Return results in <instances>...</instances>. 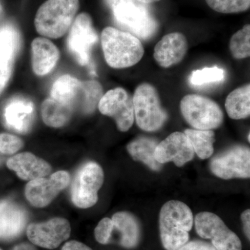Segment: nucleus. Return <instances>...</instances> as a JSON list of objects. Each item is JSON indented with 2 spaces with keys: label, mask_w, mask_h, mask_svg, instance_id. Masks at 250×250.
<instances>
[{
  "label": "nucleus",
  "mask_w": 250,
  "mask_h": 250,
  "mask_svg": "<svg viewBox=\"0 0 250 250\" xmlns=\"http://www.w3.org/2000/svg\"><path fill=\"white\" fill-rule=\"evenodd\" d=\"M192 210L184 202L170 200L159 213L161 243L166 250H177L188 242L193 225Z\"/></svg>",
  "instance_id": "1"
},
{
  "label": "nucleus",
  "mask_w": 250,
  "mask_h": 250,
  "mask_svg": "<svg viewBox=\"0 0 250 250\" xmlns=\"http://www.w3.org/2000/svg\"><path fill=\"white\" fill-rule=\"evenodd\" d=\"M101 41L105 60L113 68L134 66L144 55L141 41L127 31L106 27L102 33Z\"/></svg>",
  "instance_id": "2"
},
{
  "label": "nucleus",
  "mask_w": 250,
  "mask_h": 250,
  "mask_svg": "<svg viewBox=\"0 0 250 250\" xmlns=\"http://www.w3.org/2000/svg\"><path fill=\"white\" fill-rule=\"evenodd\" d=\"M113 18L118 25L137 38L151 39L159 28V24L147 4L137 0H106Z\"/></svg>",
  "instance_id": "3"
},
{
  "label": "nucleus",
  "mask_w": 250,
  "mask_h": 250,
  "mask_svg": "<svg viewBox=\"0 0 250 250\" xmlns=\"http://www.w3.org/2000/svg\"><path fill=\"white\" fill-rule=\"evenodd\" d=\"M79 8V0H47L36 13V31L49 39L62 37L71 27Z\"/></svg>",
  "instance_id": "4"
},
{
  "label": "nucleus",
  "mask_w": 250,
  "mask_h": 250,
  "mask_svg": "<svg viewBox=\"0 0 250 250\" xmlns=\"http://www.w3.org/2000/svg\"><path fill=\"white\" fill-rule=\"evenodd\" d=\"M133 103L134 119L143 131H158L168 118L167 112L161 106L157 90L150 83H141L136 88Z\"/></svg>",
  "instance_id": "5"
},
{
  "label": "nucleus",
  "mask_w": 250,
  "mask_h": 250,
  "mask_svg": "<svg viewBox=\"0 0 250 250\" xmlns=\"http://www.w3.org/2000/svg\"><path fill=\"white\" fill-rule=\"evenodd\" d=\"M180 110L188 124L195 129L213 130L223 123L221 108L211 99L202 95H186L181 100Z\"/></svg>",
  "instance_id": "6"
},
{
  "label": "nucleus",
  "mask_w": 250,
  "mask_h": 250,
  "mask_svg": "<svg viewBox=\"0 0 250 250\" xmlns=\"http://www.w3.org/2000/svg\"><path fill=\"white\" fill-rule=\"evenodd\" d=\"M104 174L97 163H85L77 171L72 182V203L80 208L93 207L98 201V191L103 187Z\"/></svg>",
  "instance_id": "7"
},
{
  "label": "nucleus",
  "mask_w": 250,
  "mask_h": 250,
  "mask_svg": "<svg viewBox=\"0 0 250 250\" xmlns=\"http://www.w3.org/2000/svg\"><path fill=\"white\" fill-rule=\"evenodd\" d=\"M195 226L197 234L204 239L210 240L216 250H242L240 238L214 213H198L195 218Z\"/></svg>",
  "instance_id": "8"
},
{
  "label": "nucleus",
  "mask_w": 250,
  "mask_h": 250,
  "mask_svg": "<svg viewBox=\"0 0 250 250\" xmlns=\"http://www.w3.org/2000/svg\"><path fill=\"white\" fill-rule=\"evenodd\" d=\"M98 42V35L94 29L90 15H79L70 29L67 46L69 52L82 66L90 63V54L94 45Z\"/></svg>",
  "instance_id": "9"
},
{
  "label": "nucleus",
  "mask_w": 250,
  "mask_h": 250,
  "mask_svg": "<svg viewBox=\"0 0 250 250\" xmlns=\"http://www.w3.org/2000/svg\"><path fill=\"white\" fill-rule=\"evenodd\" d=\"M210 170L216 177L226 180L250 178V148L236 146L220 153L210 161Z\"/></svg>",
  "instance_id": "10"
},
{
  "label": "nucleus",
  "mask_w": 250,
  "mask_h": 250,
  "mask_svg": "<svg viewBox=\"0 0 250 250\" xmlns=\"http://www.w3.org/2000/svg\"><path fill=\"white\" fill-rule=\"evenodd\" d=\"M99 111L116 121L117 127L126 132L134 123L133 97L123 88L108 90L98 104Z\"/></svg>",
  "instance_id": "11"
},
{
  "label": "nucleus",
  "mask_w": 250,
  "mask_h": 250,
  "mask_svg": "<svg viewBox=\"0 0 250 250\" xmlns=\"http://www.w3.org/2000/svg\"><path fill=\"white\" fill-rule=\"evenodd\" d=\"M70 182V174L58 171L48 178L42 177L30 181L26 185L24 194L28 202L36 208H43L67 188Z\"/></svg>",
  "instance_id": "12"
},
{
  "label": "nucleus",
  "mask_w": 250,
  "mask_h": 250,
  "mask_svg": "<svg viewBox=\"0 0 250 250\" xmlns=\"http://www.w3.org/2000/svg\"><path fill=\"white\" fill-rule=\"evenodd\" d=\"M26 233L34 246L54 250L70 238L71 227L66 219L54 218L44 223L30 224Z\"/></svg>",
  "instance_id": "13"
},
{
  "label": "nucleus",
  "mask_w": 250,
  "mask_h": 250,
  "mask_svg": "<svg viewBox=\"0 0 250 250\" xmlns=\"http://www.w3.org/2000/svg\"><path fill=\"white\" fill-rule=\"evenodd\" d=\"M21 45L17 28L11 24L0 26V95L9 83Z\"/></svg>",
  "instance_id": "14"
},
{
  "label": "nucleus",
  "mask_w": 250,
  "mask_h": 250,
  "mask_svg": "<svg viewBox=\"0 0 250 250\" xmlns=\"http://www.w3.org/2000/svg\"><path fill=\"white\" fill-rule=\"evenodd\" d=\"M195 156L193 148L184 133L176 131L158 143L154 158L159 164L173 162L177 167H182L192 160Z\"/></svg>",
  "instance_id": "15"
},
{
  "label": "nucleus",
  "mask_w": 250,
  "mask_h": 250,
  "mask_svg": "<svg viewBox=\"0 0 250 250\" xmlns=\"http://www.w3.org/2000/svg\"><path fill=\"white\" fill-rule=\"evenodd\" d=\"M188 47L187 39L183 34L170 33L164 36L156 44L154 58L161 67L168 68L183 60Z\"/></svg>",
  "instance_id": "16"
},
{
  "label": "nucleus",
  "mask_w": 250,
  "mask_h": 250,
  "mask_svg": "<svg viewBox=\"0 0 250 250\" xmlns=\"http://www.w3.org/2000/svg\"><path fill=\"white\" fill-rule=\"evenodd\" d=\"M25 210L11 200L0 202V241H9L21 236L25 229Z\"/></svg>",
  "instance_id": "17"
},
{
  "label": "nucleus",
  "mask_w": 250,
  "mask_h": 250,
  "mask_svg": "<svg viewBox=\"0 0 250 250\" xmlns=\"http://www.w3.org/2000/svg\"><path fill=\"white\" fill-rule=\"evenodd\" d=\"M113 224V242H116L126 249H134L141 240V226L134 215L126 211L118 212L111 218Z\"/></svg>",
  "instance_id": "18"
},
{
  "label": "nucleus",
  "mask_w": 250,
  "mask_h": 250,
  "mask_svg": "<svg viewBox=\"0 0 250 250\" xmlns=\"http://www.w3.org/2000/svg\"><path fill=\"white\" fill-rule=\"evenodd\" d=\"M4 118L9 129L21 134H26L34 123V104L28 99H11L5 106Z\"/></svg>",
  "instance_id": "19"
},
{
  "label": "nucleus",
  "mask_w": 250,
  "mask_h": 250,
  "mask_svg": "<svg viewBox=\"0 0 250 250\" xmlns=\"http://www.w3.org/2000/svg\"><path fill=\"white\" fill-rule=\"evenodd\" d=\"M10 170L14 171L22 180H34L48 175L52 167L48 163L30 152H22L10 158L6 163Z\"/></svg>",
  "instance_id": "20"
},
{
  "label": "nucleus",
  "mask_w": 250,
  "mask_h": 250,
  "mask_svg": "<svg viewBox=\"0 0 250 250\" xmlns=\"http://www.w3.org/2000/svg\"><path fill=\"white\" fill-rule=\"evenodd\" d=\"M60 57L59 49L46 38H36L31 42L33 71L38 76H45L53 70Z\"/></svg>",
  "instance_id": "21"
},
{
  "label": "nucleus",
  "mask_w": 250,
  "mask_h": 250,
  "mask_svg": "<svg viewBox=\"0 0 250 250\" xmlns=\"http://www.w3.org/2000/svg\"><path fill=\"white\" fill-rule=\"evenodd\" d=\"M158 143L151 138H137L126 146V149L134 161H141L154 171H160L163 164H159L154 158V152Z\"/></svg>",
  "instance_id": "22"
},
{
  "label": "nucleus",
  "mask_w": 250,
  "mask_h": 250,
  "mask_svg": "<svg viewBox=\"0 0 250 250\" xmlns=\"http://www.w3.org/2000/svg\"><path fill=\"white\" fill-rule=\"evenodd\" d=\"M74 108L49 97L41 105V116L44 123L50 127L60 128L68 123Z\"/></svg>",
  "instance_id": "23"
},
{
  "label": "nucleus",
  "mask_w": 250,
  "mask_h": 250,
  "mask_svg": "<svg viewBox=\"0 0 250 250\" xmlns=\"http://www.w3.org/2000/svg\"><path fill=\"white\" fill-rule=\"evenodd\" d=\"M81 82L82 81L71 75H62L54 82L49 97L61 103L70 105L75 109Z\"/></svg>",
  "instance_id": "24"
},
{
  "label": "nucleus",
  "mask_w": 250,
  "mask_h": 250,
  "mask_svg": "<svg viewBox=\"0 0 250 250\" xmlns=\"http://www.w3.org/2000/svg\"><path fill=\"white\" fill-rule=\"evenodd\" d=\"M225 108L229 117L242 120L250 115V84H246L229 94L225 101Z\"/></svg>",
  "instance_id": "25"
},
{
  "label": "nucleus",
  "mask_w": 250,
  "mask_h": 250,
  "mask_svg": "<svg viewBox=\"0 0 250 250\" xmlns=\"http://www.w3.org/2000/svg\"><path fill=\"white\" fill-rule=\"evenodd\" d=\"M103 96V86L98 82L95 80L82 81L76 108H80L82 113L90 114L95 111Z\"/></svg>",
  "instance_id": "26"
},
{
  "label": "nucleus",
  "mask_w": 250,
  "mask_h": 250,
  "mask_svg": "<svg viewBox=\"0 0 250 250\" xmlns=\"http://www.w3.org/2000/svg\"><path fill=\"white\" fill-rule=\"evenodd\" d=\"M184 134L193 148L194 152L201 159H207L214 152L215 134L213 130L188 129Z\"/></svg>",
  "instance_id": "27"
},
{
  "label": "nucleus",
  "mask_w": 250,
  "mask_h": 250,
  "mask_svg": "<svg viewBox=\"0 0 250 250\" xmlns=\"http://www.w3.org/2000/svg\"><path fill=\"white\" fill-rule=\"evenodd\" d=\"M229 49L236 59H244L250 56V25L246 24L230 39Z\"/></svg>",
  "instance_id": "28"
},
{
  "label": "nucleus",
  "mask_w": 250,
  "mask_h": 250,
  "mask_svg": "<svg viewBox=\"0 0 250 250\" xmlns=\"http://www.w3.org/2000/svg\"><path fill=\"white\" fill-rule=\"evenodd\" d=\"M225 78V70L220 67L214 66L204 67L201 70H194L192 72L189 80L192 85L202 86L223 82Z\"/></svg>",
  "instance_id": "29"
},
{
  "label": "nucleus",
  "mask_w": 250,
  "mask_h": 250,
  "mask_svg": "<svg viewBox=\"0 0 250 250\" xmlns=\"http://www.w3.org/2000/svg\"><path fill=\"white\" fill-rule=\"evenodd\" d=\"M210 9L221 14H238L250 9V0H205Z\"/></svg>",
  "instance_id": "30"
},
{
  "label": "nucleus",
  "mask_w": 250,
  "mask_h": 250,
  "mask_svg": "<svg viewBox=\"0 0 250 250\" xmlns=\"http://www.w3.org/2000/svg\"><path fill=\"white\" fill-rule=\"evenodd\" d=\"M24 146L22 140L15 135L2 133L0 134V152L11 155L19 151Z\"/></svg>",
  "instance_id": "31"
},
{
  "label": "nucleus",
  "mask_w": 250,
  "mask_h": 250,
  "mask_svg": "<svg viewBox=\"0 0 250 250\" xmlns=\"http://www.w3.org/2000/svg\"><path fill=\"white\" fill-rule=\"evenodd\" d=\"M113 224L111 218H104L100 220L95 229V238L99 243L107 245L111 243Z\"/></svg>",
  "instance_id": "32"
},
{
  "label": "nucleus",
  "mask_w": 250,
  "mask_h": 250,
  "mask_svg": "<svg viewBox=\"0 0 250 250\" xmlns=\"http://www.w3.org/2000/svg\"><path fill=\"white\" fill-rule=\"evenodd\" d=\"M177 250H216L211 243L202 241L187 242Z\"/></svg>",
  "instance_id": "33"
},
{
  "label": "nucleus",
  "mask_w": 250,
  "mask_h": 250,
  "mask_svg": "<svg viewBox=\"0 0 250 250\" xmlns=\"http://www.w3.org/2000/svg\"><path fill=\"white\" fill-rule=\"evenodd\" d=\"M62 250H93L86 245L77 241L67 242L62 246Z\"/></svg>",
  "instance_id": "34"
},
{
  "label": "nucleus",
  "mask_w": 250,
  "mask_h": 250,
  "mask_svg": "<svg viewBox=\"0 0 250 250\" xmlns=\"http://www.w3.org/2000/svg\"><path fill=\"white\" fill-rule=\"evenodd\" d=\"M241 220L243 222V231L248 240H250V210L247 209L241 214Z\"/></svg>",
  "instance_id": "35"
},
{
  "label": "nucleus",
  "mask_w": 250,
  "mask_h": 250,
  "mask_svg": "<svg viewBox=\"0 0 250 250\" xmlns=\"http://www.w3.org/2000/svg\"><path fill=\"white\" fill-rule=\"evenodd\" d=\"M11 250H38L36 249L34 245L30 243H22L20 244L16 245Z\"/></svg>",
  "instance_id": "36"
},
{
  "label": "nucleus",
  "mask_w": 250,
  "mask_h": 250,
  "mask_svg": "<svg viewBox=\"0 0 250 250\" xmlns=\"http://www.w3.org/2000/svg\"><path fill=\"white\" fill-rule=\"evenodd\" d=\"M137 1L144 4H149L160 1V0H137Z\"/></svg>",
  "instance_id": "37"
},
{
  "label": "nucleus",
  "mask_w": 250,
  "mask_h": 250,
  "mask_svg": "<svg viewBox=\"0 0 250 250\" xmlns=\"http://www.w3.org/2000/svg\"><path fill=\"white\" fill-rule=\"evenodd\" d=\"M250 134H248V141H249V142H250Z\"/></svg>",
  "instance_id": "38"
},
{
  "label": "nucleus",
  "mask_w": 250,
  "mask_h": 250,
  "mask_svg": "<svg viewBox=\"0 0 250 250\" xmlns=\"http://www.w3.org/2000/svg\"><path fill=\"white\" fill-rule=\"evenodd\" d=\"M0 250H1V249H0Z\"/></svg>",
  "instance_id": "39"
}]
</instances>
